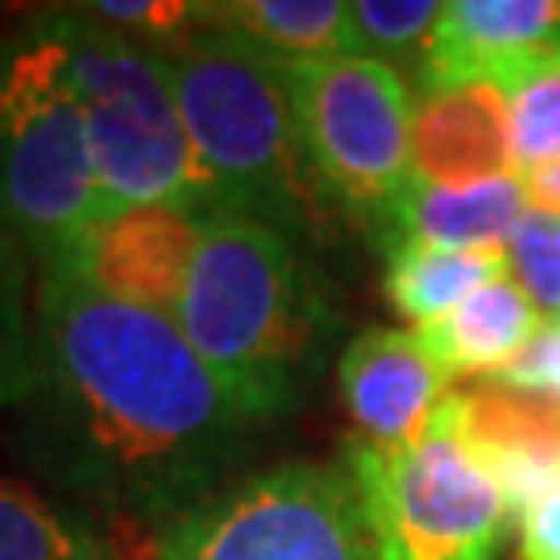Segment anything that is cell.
Listing matches in <instances>:
<instances>
[{
  "mask_svg": "<svg viewBox=\"0 0 560 560\" xmlns=\"http://www.w3.org/2000/svg\"><path fill=\"white\" fill-rule=\"evenodd\" d=\"M258 436L171 316L38 266V378L13 453L67 506L159 536L237 481Z\"/></svg>",
  "mask_w": 560,
  "mask_h": 560,
  "instance_id": "cell-1",
  "label": "cell"
},
{
  "mask_svg": "<svg viewBox=\"0 0 560 560\" xmlns=\"http://www.w3.org/2000/svg\"><path fill=\"white\" fill-rule=\"evenodd\" d=\"M171 320L224 390L270 428L307 399L337 307L300 241L245 217H208Z\"/></svg>",
  "mask_w": 560,
  "mask_h": 560,
  "instance_id": "cell-2",
  "label": "cell"
},
{
  "mask_svg": "<svg viewBox=\"0 0 560 560\" xmlns=\"http://www.w3.org/2000/svg\"><path fill=\"white\" fill-rule=\"evenodd\" d=\"M179 96L203 217H245L320 237L332 221L307 171L282 62L208 25L162 50Z\"/></svg>",
  "mask_w": 560,
  "mask_h": 560,
  "instance_id": "cell-3",
  "label": "cell"
},
{
  "mask_svg": "<svg viewBox=\"0 0 560 560\" xmlns=\"http://www.w3.org/2000/svg\"><path fill=\"white\" fill-rule=\"evenodd\" d=\"M101 217L71 59L46 13H34L0 38V224L38 266H55Z\"/></svg>",
  "mask_w": 560,
  "mask_h": 560,
  "instance_id": "cell-4",
  "label": "cell"
},
{
  "mask_svg": "<svg viewBox=\"0 0 560 560\" xmlns=\"http://www.w3.org/2000/svg\"><path fill=\"white\" fill-rule=\"evenodd\" d=\"M46 21L71 59V80L101 175L104 217L145 203H179L200 212L166 55L88 18L80 4L50 9Z\"/></svg>",
  "mask_w": 560,
  "mask_h": 560,
  "instance_id": "cell-5",
  "label": "cell"
},
{
  "mask_svg": "<svg viewBox=\"0 0 560 560\" xmlns=\"http://www.w3.org/2000/svg\"><path fill=\"white\" fill-rule=\"evenodd\" d=\"M282 83L303 159L328 212L361 224L386 249L395 217L416 183V92L407 75L370 55H337L282 62Z\"/></svg>",
  "mask_w": 560,
  "mask_h": 560,
  "instance_id": "cell-6",
  "label": "cell"
},
{
  "mask_svg": "<svg viewBox=\"0 0 560 560\" xmlns=\"http://www.w3.org/2000/svg\"><path fill=\"white\" fill-rule=\"evenodd\" d=\"M353 474L374 540V560H502L520 515L490 469L460 441L448 399L402 448L349 441Z\"/></svg>",
  "mask_w": 560,
  "mask_h": 560,
  "instance_id": "cell-7",
  "label": "cell"
},
{
  "mask_svg": "<svg viewBox=\"0 0 560 560\" xmlns=\"http://www.w3.org/2000/svg\"><path fill=\"white\" fill-rule=\"evenodd\" d=\"M154 560H374L345 460H279L154 536Z\"/></svg>",
  "mask_w": 560,
  "mask_h": 560,
  "instance_id": "cell-8",
  "label": "cell"
},
{
  "mask_svg": "<svg viewBox=\"0 0 560 560\" xmlns=\"http://www.w3.org/2000/svg\"><path fill=\"white\" fill-rule=\"evenodd\" d=\"M203 221H208L203 212L179 208V203H145V208L108 212L71 249V258L55 266H67L88 287L120 303L175 316Z\"/></svg>",
  "mask_w": 560,
  "mask_h": 560,
  "instance_id": "cell-9",
  "label": "cell"
},
{
  "mask_svg": "<svg viewBox=\"0 0 560 560\" xmlns=\"http://www.w3.org/2000/svg\"><path fill=\"white\" fill-rule=\"evenodd\" d=\"M448 382L453 378L423 349L416 328L370 324L337 361V390L353 420V441L370 448H402L416 441L453 395Z\"/></svg>",
  "mask_w": 560,
  "mask_h": 560,
  "instance_id": "cell-10",
  "label": "cell"
},
{
  "mask_svg": "<svg viewBox=\"0 0 560 560\" xmlns=\"http://www.w3.org/2000/svg\"><path fill=\"white\" fill-rule=\"evenodd\" d=\"M448 411L515 515L560 486V395L478 378L448 395Z\"/></svg>",
  "mask_w": 560,
  "mask_h": 560,
  "instance_id": "cell-11",
  "label": "cell"
},
{
  "mask_svg": "<svg viewBox=\"0 0 560 560\" xmlns=\"http://www.w3.org/2000/svg\"><path fill=\"white\" fill-rule=\"evenodd\" d=\"M411 171L416 183L428 187L520 175L506 88L481 80L420 88L411 120Z\"/></svg>",
  "mask_w": 560,
  "mask_h": 560,
  "instance_id": "cell-12",
  "label": "cell"
},
{
  "mask_svg": "<svg viewBox=\"0 0 560 560\" xmlns=\"http://www.w3.org/2000/svg\"><path fill=\"white\" fill-rule=\"evenodd\" d=\"M560 50V0H448L416 83H506Z\"/></svg>",
  "mask_w": 560,
  "mask_h": 560,
  "instance_id": "cell-13",
  "label": "cell"
},
{
  "mask_svg": "<svg viewBox=\"0 0 560 560\" xmlns=\"http://www.w3.org/2000/svg\"><path fill=\"white\" fill-rule=\"evenodd\" d=\"M536 303L523 295L511 275L486 282L444 320L416 328L423 349L441 361L448 378H494L523 353V345L544 328Z\"/></svg>",
  "mask_w": 560,
  "mask_h": 560,
  "instance_id": "cell-14",
  "label": "cell"
},
{
  "mask_svg": "<svg viewBox=\"0 0 560 560\" xmlns=\"http://www.w3.org/2000/svg\"><path fill=\"white\" fill-rule=\"evenodd\" d=\"M523 212L527 203H523L520 175L465 183V187L411 183L386 249L399 241H420L436 249H506Z\"/></svg>",
  "mask_w": 560,
  "mask_h": 560,
  "instance_id": "cell-15",
  "label": "cell"
},
{
  "mask_svg": "<svg viewBox=\"0 0 560 560\" xmlns=\"http://www.w3.org/2000/svg\"><path fill=\"white\" fill-rule=\"evenodd\" d=\"M208 25L279 62L361 55L353 30V4L345 0H217Z\"/></svg>",
  "mask_w": 560,
  "mask_h": 560,
  "instance_id": "cell-16",
  "label": "cell"
},
{
  "mask_svg": "<svg viewBox=\"0 0 560 560\" xmlns=\"http://www.w3.org/2000/svg\"><path fill=\"white\" fill-rule=\"evenodd\" d=\"M506 275V249H436L420 241L386 249V300L416 328L444 320L474 291Z\"/></svg>",
  "mask_w": 560,
  "mask_h": 560,
  "instance_id": "cell-17",
  "label": "cell"
},
{
  "mask_svg": "<svg viewBox=\"0 0 560 560\" xmlns=\"http://www.w3.org/2000/svg\"><path fill=\"white\" fill-rule=\"evenodd\" d=\"M0 560H113V532L34 486L0 478Z\"/></svg>",
  "mask_w": 560,
  "mask_h": 560,
  "instance_id": "cell-18",
  "label": "cell"
},
{
  "mask_svg": "<svg viewBox=\"0 0 560 560\" xmlns=\"http://www.w3.org/2000/svg\"><path fill=\"white\" fill-rule=\"evenodd\" d=\"M38 261L0 224V411H18L38 378Z\"/></svg>",
  "mask_w": 560,
  "mask_h": 560,
  "instance_id": "cell-19",
  "label": "cell"
},
{
  "mask_svg": "<svg viewBox=\"0 0 560 560\" xmlns=\"http://www.w3.org/2000/svg\"><path fill=\"white\" fill-rule=\"evenodd\" d=\"M441 13V0H353L358 50L378 62H390L399 75L402 67H411V75H420Z\"/></svg>",
  "mask_w": 560,
  "mask_h": 560,
  "instance_id": "cell-20",
  "label": "cell"
},
{
  "mask_svg": "<svg viewBox=\"0 0 560 560\" xmlns=\"http://www.w3.org/2000/svg\"><path fill=\"white\" fill-rule=\"evenodd\" d=\"M506 96L520 175L544 162H560V50L520 71L506 83Z\"/></svg>",
  "mask_w": 560,
  "mask_h": 560,
  "instance_id": "cell-21",
  "label": "cell"
},
{
  "mask_svg": "<svg viewBox=\"0 0 560 560\" xmlns=\"http://www.w3.org/2000/svg\"><path fill=\"white\" fill-rule=\"evenodd\" d=\"M506 266L523 295L544 320H560V221L544 212H523L506 241Z\"/></svg>",
  "mask_w": 560,
  "mask_h": 560,
  "instance_id": "cell-22",
  "label": "cell"
},
{
  "mask_svg": "<svg viewBox=\"0 0 560 560\" xmlns=\"http://www.w3.org/2000/svg\"><path fill=\"white\" fill-rule=\"evenodd\" d=\"M80 9L154 50H171L175 42L208 30V4H191V0H96Z\"/></svg>",
  "mask_w": 560,
  "mask_h": 560,
  "instance_id": "cell-23",
  "label": "cell"
},
{
  "mask_svg": "<svg viewBox=\"0 0 560 560\" xmlns=\"http://www.w3.org/2000/svg\"><path fill=\"white\" fill-rule=\"evenodd\" d=\"M499 382L511 386H527V390H552L560 395V320L544 324L536 337L523 345V353L502 374H494Z\"/></svg>",
  "mask_w": 560,
  "mask_h": 560,
  "instance_id": "cell-24",
  "label": "cell"
},
{
  "mask_svg": "<svg viewBox=\"0 0 560 560\" xmlns=\"http://www.w3.org/2000/svg\"><path fill=\"white\" fill-rule=\"evenodd\" d=\"M520 560H560V486L520 515Z\"/></svg>",
  "mask_w": 560,
  "mask_h": 560,
  "instance_id": "cell-25",
  "label": "cell"
},
{
  "mask_svg": "<svg viewBox=\"0 0 560 560\" xmlns=\"http://www.w3.org/2000/svg\"><path fill=\"white\" fill-rule=\"evenodd\" d=\"M520 183L527 212H544V217H557L560 221V162H544V166L523 171Z\"/></svg>",
  "mask_w": 560,
  "mask_h": 560,
  "instance_id": "cell-26",
  "label": "cell"
},
{
  "mask_svg": "<svg viewBox=\"0 0 560 560\" xmlns=\"http://www.w3.org/2000/svg\"><path fill=\"white\" fill-rule=\"evenodd\" d=\"M108 532H113V560H154V536L129 527H108Z\"/></svg>",
  "mask_w": 560,
  "mask_h": 560,
  "instance_id": "cell-27",
  "label": "cell"
}]
</instances>
